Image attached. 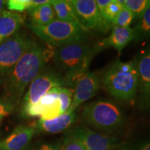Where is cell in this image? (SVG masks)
Returning a JSON list of instances; mask_svg holds the SVG:
<instances>
[{
    "mask_svg": "<svg viewBox=\"0 0 150 150\" xmlns=\"http://www.w3.org/2000/svg\"><path fill=\"white\" fill-rule=\"evenodd\" d=\"M45 61V50L33 41L4 82L3 99L16 108L21 102L27 86L43 70Z\"/></svg>",
    "mask_w": 150,
    "mask_h": 150,
    "instance_id": "6da1fadb",
    "label": "cell"
},
{
    "mask_svg": "<svg viewBox=\"0 0 150 150\" xmlns=\"http://www.w3.org/2000/svg\"><path fill=\"white\" fill-rule=\"evenodd\" d=\"M102 83L105 91L114 98L124 102H134L139 84L134 59L127 62L116 60L103 75Z\"/></svg>",
    "mask_w": 150,
    "mask_h": 150,
    "instance_id": "7a4b0ae2",
    "label": "cell"
},
{
    "mask_svg": "<svg viewBox=\"0 0 150 150\" xmlns=\"http://www.w3.org/2000/svg\"><path fill=\"white\" fill-rule=\"evenodd\" d=\"M94 56L93 46L83 39L56 47L53 58L56 66L65 72L67 86H73L80 76L88 71Z\"/></svg>",
    "mask_w": 150,
    "mask_h": 150,
    "instance_id": "3957f363",
    "label": "cell"
},
{
    "mask_svg": "<svg viewBox=\"0 0 150 150\" xmlns=\"http://www.w3.org/2000/svg\"><path fill=\"white\" fill-rule=\"evenodd\" d=\"M82 119L93 128L108 132L118 130L125 121L120 108L108 100H99L87 105L82 112Z\"/></svg>",
    "mask_w": 150,
    "mask_h": 150,
    "instance_id": "277c9868",
    "label": "cell"
},
{
    "mask_svg": "<svg viewBox=\"0 0 150 150\" xmlns=\"http://www.w3.org/2000/svg\"><path fill=\"white\" fill-rule=\"evenodd\" d=\"M28 27L43 42L56 47L83 40L88 31L79 23L67 22L57 19L43 27L29 24Z\"/></svg>",
    "mask_w": 150,
    "mask_h": 150,
    "instance_id": "5b68a950",
    "label": "cell"
},
{
    "mask_svg": "<svg viewBox=\"0 0 150 150\" xmlns=\"http://www.w3.org/2000/svg\"><path fill=\"white\" fill-rule=\"evenodd\" d=\"M33 42L25 33L18 31L0 43V83H4Z\"/></svg>",
    "mask_w": 150,
    "mask_h": 150,
    "instance_id": "8992f818",
    "label": "cell"
},
{
    "mask_svg": "<svg viewBox=\"0 0 150 150\" xmlns=\"http://www.w3.org/2000/svg\"><path fill=\"white\" fill-rule=\"evenodd\" d=\"M63 76L52 70H42L29 85L21 101V110L36 104L49 91L55 87H66Z\"/></svg>",
    "mask_w": 150,
    "mask_h": 150,
    "instance_id": "52a82bcc",
    "label": "cell"
},
{
    "mask_svg": "<svg viewBox=\"0 0 150 150\" xmlns=\"http://www.w3.org/2000/svg\"><path fill=\"white\" fill-rule=\"evenodd\" d=\"M75 16L81 25L87 31L106 33L111 24L103 18L95 0H70Z\"/></svg>",
    "mask_w": 150,
    "mask_h": 150,
    "instance_id": "ba28073f",
    "label": "cell"
},
{
    "mask_svg": "<svg viewBox=\"0 0 150 150\" xmlns=\"http://www.w3.org/2000/svg\"><path fill=\"white\" fill-rule=\"evenodd\" d=\"M138 73V104L140 110L150 108V45L134 59Z\"/></svg>",
    "mask_w": 150,
    "mask_h": 150,
    "instance_id": "9c48e42d",
    "label": "cell"
},
{
    "mask_svg": "<svg viewBox=\"0 0 150 150\" xmlns=\"http://www.w3.org/2000/svg\"><path fill=\"white\" fill-rule=\"evenodd\" d=\"M101 81L96 72H86L80 76L74 82L72 102L67 112H74L76 108L93 97L98 92Z\"/></svg>",
    "mask_w": 150,
    "mask_h": 150,
    "instance_id": "30bf717a",
    "label": "cell"
},
{
    "mask_svg": "<svg viewBox=\"0 0 150 150\" xmlns=\"http://www.w3.org/2000/svg\"><path fill=\"white\" fill-rule=\"evenodd\" d=\"M70 133L80 139L86 150H112L115 146V138L86 127H78Z\"/></svg>",
    "mask_w": 150,
    "mask_h": 150,
    "instance_id": "8fae6325",
    "label": "cell"
},
{
    "mask_svg": "<svg viewBox=\"0 0 150 150\" xmlns=\"http://www.w3.org/2000/svg\"><path fill=\"white\" fill-rule=\"evenodd\" d=\"M134 40L132 28L112 27V31L107 38L101 40L93 46L94 55L108 48H113L120 54L129 43Z\"/></svg>",
    "mask_w": 150,
    "mask_h": 150,
    "instance_id": "7c38bea8",
    "label": "cell"
},
{
    "mask_svg": "<svg viewBox=\"0 0 150 150\" xmlns=\"http://www.w3.org/2000/svg\"><path fill=\"white\" fill-rule=\"evenodd\" d=\"M35 132L32 127L19 125L0 142V150H27Z\"/></svg>",
    "mask_w": 150,
    "mask_h": 150,
    "instance_id": "4fadbf2b",
    "label": "cell"
},
{
    "mask_svg": "<svg viewBox=\"0 0 150 150\" xmlns=\"http://www.w3.org/2000/svg\"><path fill=\"white\" fill-rule=\"evenodd\" d=\"M76 118L74 112H67L52 120H45L40 118L35 122L32 127L35 131L48 134H58L68 128L76 120Z\"/></svg>",
    "mask_w": 150,
    "mask_h": 150,
    "instance_id": "5bb4252c",
    "label": "cell"
},
{
    "mask_svg": "<svg viewBox=\"0 0 150 150\" xmlns=\"http://www.w3.org/2000/svg\"><path fill=\"white\" fill-rule=\"evenodd\" d=\"M25 17L18 13L2 11L0 13V43L20 31Z\"/></svg>",
    "mask_w": 150,
    "mask_h": 150,
    "instance_id": "9a60e30c",
    "label": "cell"
},
{
    "mask_svg": "<svg viewBox=\"0 0 150 150\" xmlns=\"http://www.w3.org/2000/svg\"><path fill=\"white\" fill-rule=\"evenodd\" d=\"M31 24L37 27L46 26L56 19L51 1L28 11Z\"/></svg>",
    "mask_w": 150,
    "mask_h": 150,
    "instance_id": "2e32d148",
    "label": "cell"
},
{
    "mask_svg": "<svg viewBox=\"0 0 150 150\" xmlns=\"http://www.w3.org/2000/svg\"><path fill=\"white\" fill-rule=\"evenodd\" d=\"M51 4L53 7L56 19L67 22L79 23L75 16L70 0H52Z\"/></svg>",
    "mask_w": 150,
    "mask_h": 150,
    "instance_id": "e0dca14e",
    "label": "cell"
},
{
    "mask_svg": "<svg viewBox=\"0 0 150 150\" xmlns=\"http://www.w3.org/2000/svg\"><path fill=\"white\" fill-rule=\"evenodd\" d=\"M132 29L134 40L136 42L150 39V6L138 19V22Z\"/></svg>",
    "mask_w": 150,
    "mask_h": 150,
    "instance_id": "ac0fdd59",
    "label": "cell"
},
{
    "mask_svg": "<svg viewBox=\"0 0 150 150\" xmlns=\"http://www.w3.org/2000/svg\"><path fill=\"white\" fill-rule=\"evenodd\" d=\"M124 8L130 11L134 19L138 20L149 8L150 0H120Z\"/></svg>",
    "mask_w": 150,
    "mask_h": 150,
    "instance_id": "d6986e66",
    "label": "cell"
},
{
    "mask_svg": "<svg viewBox=\"0 0 150 150\" xmlns=\"http://www.w3.org/2000/svg\"><path fill=\"white\" fill-rule=\"evenodd\" d=\"M48 1V0H9L7 1L6 5L9 10L22 12L35 8Z\"/></svg>",
    "mask_w": 150,
    "mask_h": 150,
    "instance_id": "ffe728a7",
    "label": "cell"
},
{
    "mask_svg": "<svg viewBox=\"0 0 150 150\" xmlns=\"http://www.w3.org/2000/svg\"><path fill=\"white\" fill-rule=\"evenodd\" d=\"M123 8L122 4L120 0H111L109 4L101 12V14L104 20L112 25V22Z\"/></svg>",
    "mask_w": 150,
    "mask_h": 150,
    "instance_id": "44dd1931",
    "label": "cell"
},
{
    "mask_svg": "<svg viewBox=\"0 0 150 150\" xmlns=\"http://www.w3.org/2000/svg\"><path fill=\"white\" fill-rule=\"evenodd\" d=\"M73 90L67 87H60L59 99L61 104L62 114L65 113L70 109L72 102Z\"/></svg>",
    "mask_w": 150,
    "mask_h": 150,
    "instance_id": "7402d4cb",
    "label": "cell"
},
{
    "mask_svg": "<svg viewBox=\"0 0 150 150\" xmlns=\"http://www.w3.org/2000/svg\"><path fill=\"white\" fill-rule=\"evenodd\" d=\"M134 18L130 11L124 8L120 11L117 16L116 17L114 21L112 22V27H119L123 28L130 27L131 24L134 21Z\"/></svg>",
    "mask_w": 150,
    "mask_h": 150,
    "instance_id": "603a6c76",
    "label": "cell"
},
{
    "mask_svg": "<svg viewBox=\"0 0 150 150\" xmlns=\"http://www.w3.org/2000/svg\"><path fill=\"white\" fill-rule=\"evenodd\" d=\"M60 150H86V149L80 139L70 133L65 138Z\"/></svg>",
    "mask_w": 150,
    "mask_h": 150,
    "instance_id": "cb8c5ba5",
    "label": "cell"
},
{
    "mask_svg": "<svg viewBox=\"0 0 150 150\" xmlns=\"http://www.w3.org/2000/svg\"><path fill=\"white\" fill-rule=\"evenodd\" d=\"M15 108L5 99H0V120L5 116L8 115Z\"/></svg>",
    "mask_w": 150,
    "mask_h": 150,
    "instance_id": "d4e9b609",
    "label": "cell"
},
{
    "mask_svg": "<svg viewBox=\"0 0 150 150\" xmlns=\"http://www.w3.org/2000/svg\"><path fill=\"white\" fill-rule=\"evenodd\" d=\"M61 144H46L41 146L38 150H60Z\"/></svg>",
    "mask_w": 150,
    "mask_h": 150,
    "instance_id": "484cf974",
    "label": "cell"
},
{
    "mask_svg": "<svg viewBox=\"0 0 150 150\" xmlns=\"http://www.w3.org/2000/svg\"><path fill=\"white\" fill-rule=\"evenodd\" d=\"M110 1L111 0H97L96 4L97 8H98L99 11H100V13L109 4Z\"/></svg>",
    "mask_w": 150,
    "mask_h": 150,
    "instance_id": "4316f807",
    "label": "cell"
},
{
    "mask_svg": "<svg viewBox=\"0 0 150 150\" xmlns=\"http://www.w3.org/2000/svg\"><path fill=\"white\" fill-rule=\"evenodd\" d=\"M6 1H3V0H0V13L2 11V9L4 7L5 4H6Z\"/></svg>",
    "mask_w": 150,
    "mask_h": 150,
    "instance_id": "83f0119b",
    "label": "cell"
},
{
    "mask_svg": "<svg viewBox=\"0 0 150 150\" xmlns=\"http://www.w3.org/2000/svg\"><path fill=\"white\" fill-rule=\"evenodd\" d=\"M139 150H150V142L142 146Z\"/></svg>",
    "mask_w": 150,
    "mask_h": 150,
    "instance_id": "f1b7e54d",
    "label": "cell"
}]
</instances>
